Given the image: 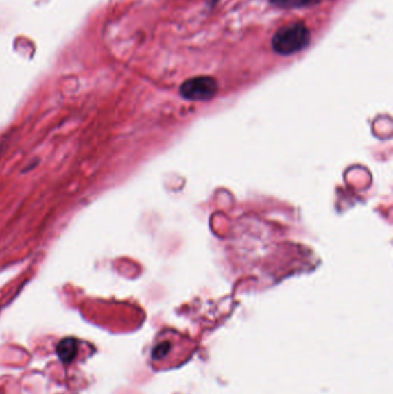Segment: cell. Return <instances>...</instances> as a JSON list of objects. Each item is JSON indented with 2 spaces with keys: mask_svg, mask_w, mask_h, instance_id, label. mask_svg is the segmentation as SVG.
<instances>
[{
  "mask_svg": "<svg viewBox=\"0 0 393 394\" xmlns=\"http://www.w3.org/2000/svg\"><path fill=\"white\" fill-rule=\"evenodd\" d=\"M311 43V30L303 21H293L282 25L271 37L272 50L284 57L306 50Z\"/></svg>",
  "mask_w": 393,
  "mask_h": 394,
  "instance_id": "1",
  "label": "cell"
},
{
  "mask_svg": "<svg viewBox=\"0 0 393 394\" xmlns=\"http://www.w3.org/2000/svg\"><path fill=\"white\" fill-rule=\"evenodd\" d=\"M179 93L181 97L187 101H210L218 93V82L213 76H194L181 84Z\"/></svg>",
  "mask_w": 393,
  "mask_h": 394,
  "instance_id": "2",
  "label": "cell"
},
{
  "mask_svg": "<svg viewBox=\"0 0 393 394\" xmlns=\"http://www.w3.org/2000/svg\"><path fill=\"white\" fill-rule=\"evenodd\" d=\"M78 353V341L73 338H67L59 343L57 354L64 363H72Z\"/></svg>",
  "mask_w": 393,
  "mask_h": 394,
  "instance_id": "3",
  "label": "cell"
},
{
  "mask_svg": "<svg viewBox=\"0 0 393 394\" xmlns=\"http://www.w3.org/2000/svg\"><path fill=\"white\" fill-rule=\"evenodd\" d=\"M267 3L278 10H300L316 4L318 0H267Z\"/></svg>",
  "mask_w": 393,
  "mask_h": 394,
  "instance_id": "4",
  "label": "cell"
},
{
  "mask_svg": "<svg viewBox=\"0 0 393 394\" xmlns=\"http://www.w3.org/2000/svg\"><path fill=\"white\" fill-rule=\"evenodd\" d=\"M220 0H208V6H209L211 10L216 8V5L219 3Z\"/></svg>",
  "mask_w": 393,
  "mask_h": 394,
  "instance_id": "5",
  "label": "cell"
}]
</instances>
